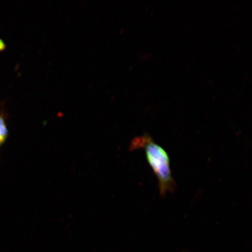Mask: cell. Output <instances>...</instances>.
<instances>
[{"label":"cell","instance_id":"7a4b0ae2","mask_svg":"<svg viewBox=\"0 0 252 252\" xmlns=\"http://www.w3.org/2000/svg\"><path fill=\"white\" fill-rule=\"evenodd\" d=\"M7 135V129L6 127L4 119L0 118V145L4 141Z\"/></svg>","mask_w":252,"mask_h":252},{"label":"cell","instance_id":"3957f363","mask_svg":"<svg viewBox=\"0 0 252 252\" xmlns=\"http://www.w3.org/2000/svg\"><path fill=\"white\" fill-rule=\"evenodd\" d=\"M5 45L4 43H3L2 41L0 40V50H2L4 49Z\"/></svg>","mask_w":252,"mask_h":252},{"label":"cell","instance_id":"6da1fadb","mask_svg":"<svg viewBox=\"0 0 252 252\" xmlns=\"http://www.w3.org/2000/svg\"><path fill=\"white\" fill-rule=\"evenodd\" d=\"M143 149L151 169L158 182L159 193L162 197L172 193L176 188L172 175L168 153L157 144L149 135L135 138L131 144V150Z\"/></svg>","mask_w":252,"mask_h":252}]
</instances>
